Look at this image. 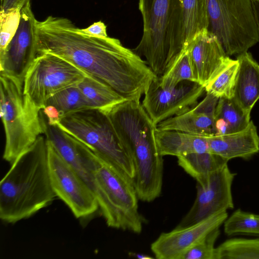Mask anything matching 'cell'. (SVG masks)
<instances>
[{
    "mask_svg": "<svg viewBox=\"0 0 259 259\" xmlns=\"http://www.w3.org/2000/svg\"><path fill=\"white\" fill-rule=\"evenodd\" d=\"M37 55L51 53L107 84L127 100L140 101L158 76L145 60L120 41L91 35L69 19L36 21Z\"/></svg>",
    "mask_w": 259,
    "mask_h": 259,
    "instance_id": "1",
    "label": "cell"
},
{
    "mask_svg": "<svg viewBox=\"0 0 259 259\" xmlns=\"http://www.w3.org/2000/svg\"><path fill=\"white\" fill-rule=\"evenodd\" d=\"M102 111L133 160V184L138 198L153 201L161 194L163 174V156L156 140V125L140 101L126 100Z\"/></svg>",
    "mask_w": 259,
    "mask_h": 259,
    "instance_id": "2",
    "label": "cell"
},
{
    "mask_svg": "<svg viewBox=\"0 0 259 259\" xmlns=\"http://www.w3.org/2000/svg\"><path fill=\"white\" fill-rule=\"evenodd\" d=\"M49 172L47 140L41 135L12 163L0 182V219L14 224L32 216L56 197Z\"/></svg>",
    "mask_w": 259,
    "mask_h": 259,
    "instance_id": "3",
    "label": "cell"
},
{
    "mask_svg": "<svg viewBox=\"0 0 259 259\" xmlns=\"http://www.w3.org/2000/svg\"><path fill=\"white\" fill-rule=\"evenodd\" d=\"M182 0H139L143 34L132 50L144 57L158 77L185 50L182 40Z\"/></svg>",
    "mask_w": 259,
    "mask_h": 259,
    "instance_id": "4",
    "label": "cell"
},
{
    "mask_svg": "<svg viewBox=\"0 0 259 259\" xmlns=\"http://www.w3.org/2000/svg\"><path fill=\"white\" fill-rule=\"evenodd\" d=\"M57 125L88 146L103 165L133 182V160L103 111L90 108L71 113Z\"/></svg>",
    "mask_w": 259,
    "mask_h": 259,
    "instance_id": "5",
    "label": "cell"
},
{
    "mask_svg": "<svg viewBox=\"0 0 259 259\" xmlns=\"http://www.w3.org/2000/svg\"><path fill=\"white\" fill-rule=\"evenodd\" d=\"M0 113L5 133L3 159L12 164L44 135L41 110L23 92V87L0 75Z\"/></svg>",
    "mask_w": 259,
    "mask_h": 259,
    "instance_id": "6",
    "label": "cell"
},
{
    "mask_svg": "<svg viewBox=\"0 0 259 259\" xmlns=\"http://www.w3.org/2000/svg\"><path fill=\"white\" fill-rule=\"evenodd\" d=\"M207 30L228 56L239 55L259 41L252 0H206Z\"/></svg>",
    "mask_w": 259,
    "mask_h": 259,
    "instance_id": "7",
    "label": "cell"
},
{
    "mask_svg": "<svg viewBox=\"0 0 259 259\" xmlns=\"http://www.w3.org/2000/svg\"><path fill=\"white\" fill-rule=\"evenodd\" d=\"M94 192L109 227L139 234L143 219L133 181L102 164L96 171Z\"/></svg>",
    "mask_w": 259,
    "mask_h": 259,
    "instance_id": "8",
    "label": "cell"
},
{
    "mask_svg": "<svg viewBox=\"0 0 259 259\" xmlns=\"http://www.w3.org/2000/svg\"><path fill=\"white\" fill-rule=\"evenodd\" d=\"M87 75L57 55L41 54L37 56L26 74L23 92L42 110L54 95L77 84Z\"/></svg>",
    "mask_w": 259,
    "mask_h": 259,
    "instance_id": "9",
    "label": "cell"
},
{
    "mask_svg": "<svg viewBox=\"0 0 259 259\" xmlns=\"http://www.w3.org/2000/svg\"><path fill=\"white\" fill-rule=\"evenodd\" d=\"M47 142L50 179L56 196L67 205L76 218L85 219L92 216L99 209L94 192Z\"/></svg>",
    "mask_w": 259,
    "mask_h": 259,
    "instance_id": "10",
    "label": "cell"
},
{
    "mask_svg": "<svg viewBox=\"0 0 259 259\" xmlns=\"http://www.w3.org/2000/svg\"><path fill=\"white\" fill-rule=\"evenodd\" d=\"M236 174L226 164L208 176L196 180L195 200L176 228L191 226L234 207L232 185Z\"/></svg>",
    "mask_w": 259,
    "mask_h": 259,
    "instance_id": "11",
    "label": "cell"
},
{
    "mask_svg": "<svg viewBox=\"0 0 259 259\" xmlns=\"http://www.w3.org/2000/svg\"><path fill=\"white\" fill-rule=\"evenodd\" d=\"M36 21L29 2L21 10L15 35L6 48L0 51V75L23 87L26 74L37 56Z\"/></svg>",
    "mask_w": 259,
    "mask_h": 259,
    "instance_id": "12",
    "label": "cell"
},
{
    "mask_svg": "<svg viewBox=\"0 0 259 259\" xmlns=\"http://www.w3.org/2000/svg\"><path fill=\"white\" fill-rule=\"evenodd\" d=\"M204 92V87L189 81L172 87H161L157 78L147 90L142 104L157 126L166 119L189 110L198 103Z\"/></svg>",
    "mask_w": 259,
    "mask_h": 259,
    "instance_id": "13",
    "label": "cell"
},
{
    "mask_svg": "<svg viewBox=\"0 0 259 259\" xmlns=\"http://www.w3.org/2000/svg\"><path fill=\"white\" fill-rule=\"evenodd\" d=\"M41 117L46 140L94 192V175L103 163L83 143L58 125H50L42 110Z\"/></svg>",
    "mask_w": 259,
    "mask_h": 259,
    "instance_id": "14",
    "label": "cell"
},
{
    "mask_svg": "<svg viewBox=\"0 0 259 259\" xmlns=\"http://www.w3.org/2000/svg\"><path fill=\"white\" fill-rule=\"evenodd\" d=\"M227 211L213 214L196 224L161 233L152 243L151 250L158 259H182L184 254L228 218Z\"/></svg>",
    "mask_w": 259,
    "mask_h": 259,
    "instance_id": "15",
    "label": "cell"
},
{
    "mask_svg": "<svg viewBox=\"0 0 259 259\" xmlns=\"http://www.w3.org/2000/svg\"><path fill=\"white\" fill-rule=\"evenodd\" d=\"M188 48L196 82L205 87L220 71L228 56L216 36L207 29L197 35Z\"/></svg>",
    "mask_w": 259,
    "mask_h": 259,
    "instance_id": "16",
    "label": "cell"
},
{
    "mask_svg": "<svg viewBox=\"0 0 259 259\" xmlns=\"http://www.w3.org/2000/svg\"><path fill=\"white\" fill-rule=\"evenodd\" d=\"M209 151L228 160L247 159L259 151V136L252 121L239 132L207 137Z\"/></svg>",
    "mask_w": 259,
    "mask_h": 259,
    "instance_id": "17",
    "label": "cell"
},
{
    "mask_svg": "<svg viewBox=\"0 0 259 259\" xmlns=\"http://www.w3.org/2000/svg\"><path fill=\"white\" fill-rule=\"evenodd\" d=\"M237 59L239 66L232 98L245 113L250 114L259 99V64L247 52L238 55Z\"/></svg>",
    "mask_w": 259,
    "mask_h": 259,
    "instance_id": "18",
    "label": "cell"
},
{
    "mask_svg": "<svg viewBox=\"0 0 259 259\" xmlns=\"http://www.w3.org/2000/svg\"><path fill=\"white\" fill-rule=\"evenodd\" d=\"M155 135L158 150L162 156L178 157L191 153L209 152L208 136L157 128Z\"/></svg>",
    "mask_w": 259,
    "mask_h": 259,
    "instance_id": "19",
    "label": "cell"
},
{
    "mask_svg": "<svg viewBox=\"0 0 259 259\" xmlns=\"http://www.w3.org/2000/svg\"><path fill=\"white\" fill-rule=\"evenodd\" d=\"M157 128L209 136L215 135L214 118L192 108L181 114L159 122L157 124Z\"/></svg>",
    "mask_w": 259,
    "mask_h": 259,
    "instance_id": "20",
    "label": "cell"
},
{
    "mask_svg": "<svg viewBox=\"0 0 259 259\" xmlns=\"http://www.w3.org/2000/svg\"><path fill=\"white\" fill-rule=\"evenodd\" d=\"M250 120V114L245 113L233 98H219L214 115L215 135L239 132L245 128Z\"/></svg>",
    "mask_w": 259,
    "mask_h": 259,
    "instance_id": "21",
    "label": "cell"
},
{
    "mask_svg": "<svg viewBox=\"0 0 259 259\" xmlns=\"http://www.w3.org/2000/svg\"><path fill=\"white\" fill-rule=\"evenodd\" d=\"M182 2V40L185 50L197 35L207 29L208 19L206 0Z\"/></svg>",
    "mask_w": 259,
    "mask_h": 259,
    "instance_id": "22",
    "label": "cell"
},
{
    "mask_svg": "<svg viewBox=\"0 0 259 259\" xmlns=\"http://www.w3.org/2000/svg\"><path fill=\"white\" fill-rule=\"evenodd\" d=\"M77 85L91 108L105 111L126 100L110 86L88 74Z\"/></svg>",
    "mask_w": 259,
    "mask_h": 259,
    "instance_id": "23",
    "label": "cell"
},
{
    "mask_svg": "<svg viewBox=\"0 0 259 259\" xmlns=\"http://www.w3.org/2000/svg\"><path fill=\"white\" fill-rule=\"evenodd\" d=\"M228 162V160L210 152L191 153L178 157L179 166L195 180L208 176Z\"/></svg>",
    "mask_w": 259,
    "mask_h": 259,
    "instance_id": "24",
    "label": "cell"
},
{
    "mask_svg": "<svg viewBox=\"0 0 259 259\" xmlns=\"http://www.w3.org/2000/svg\"><path fill=\"white\" fill-rule=\"evenodd\" d=\"M239 66L237 59L228 56L217 75L204 87L205 92L219 98H232Z\"/></svg>",
    "mask_w": 259,
    "mask_h": 259,
    "instance_id": "25",
    "label": "cell"
},
{
    "mask_svg": "<svg viewBox=\"0 0 259 259\" xmlns=\"http://www.w3.org/2000/svg\"><path fill=\"white\" fill-rule=\"evenodd\" d=\"M214 259H259V238H232L215 247Z\"/></svg>",
    "mask_w": 259,
    "mask_h": 259,
    "instance_id": "26",
    "label": "cell"
},
{
    "mask_svg": "<svg viewBox=\"0 0 259 259\" xmlns=\"http://www.w3.org/2000/svg\"><path fill=\"white\" fill-rule=\"evenodd\" d=\"M185 81L196 82L188 48L181 53L165 73L158 78L159 85L163 88L172 87Z\"/></svg>",
    "mask_w": 259,
    "mask_h": 259,
    "instance_id": "27",
    "label": "cell"
},
{
    "mask_svg": "<svg viewBox=\"0 0 259 259\" xmlns=\"http://www.w3.org/2000/svg\"><path fill=\"white\" fill-rule=\"evenodd\" d=\"M47 105L56 108L61 117L71 113L91 108L77 84L55 94L48 100Z\"/></svg>",
    "mask_w": 259,
    "mask_h": 259,
    "instance_id": "28",
    "label": "cell"
},
{
    "mask_svg": "<svg viewBox=\"0 0 259 259\" xmlns=\"http://www.w3.org/2000/svg\"><path fill=\"white\" fill-rule=\"evenodd\" d=\"M224 230L228 236L244 234L259 236V214L236 210L224 222Z\"/></svg>",
    "mask_w": 259,
    "mask_h": 259,
    "instance_id": "29",
    "label": "cell"
},
{
    "mask_svg": "<svg viewBox=\"0 0 259 259\" xmlns=\"http://www.w3.org/2000/svg\"><path fill=\"white\" fill-rule=\"evenodd\" d=\"M21 18V9L0 13V51L4 50L15 35Z\"/></svg>",
    "mask_w": 259,
    "mask_h": 259,
    "instance_id": "30",
    "label": "cell"
},
{
    "mask_svg": "<svg viewBox=\"0 0 259 259\" xmlns=\"http://www.w3.org/2000/svg\"><path fill=\"white\" fill-rule=\"evenodd\" d=\"M220 234L218 228L187 251L182 259H214L215 242Z\"/></svg>",
    "mask_w": 259,
    "mask_h": 259,
    "instance_id": "31",
    "label": "cell"
},
{
    "mask_svg": "<svg viewBox=\"0 0 259 259\" xmlns=\"http://www.w3.org/2000/svg\"><path fill=\"white\" fill-rule=\"evenodd\" d=\"M41 110L50 125H57L61 116L56 108L51 105H47Z\"/></svg>",
    "mask_w": 259,
    "mask_h": 259,
    "instance_id": "32",
    "label": "cell"
},
{
    "mask_svg": "<svg viewBox=\"0 0 259 259\" xmlns=\"http://www.w3.org/2000/svg\"><path fill=\"white\" fill-rule=\"evenodd\" d=\"M84 32L99 36H108L106 30V26L101 21L95 22L91 25L85 28H81Z\"/></svg>",
    "mask_w": 259,
    "mask_h": 259,
    "instance_id": "33",
    "label": "cell"
},
{
    "mask_svg": "<svg viewBox=\"0 0 259 259\" xmlns=\"http://www.w3.org/2000/svg\"><path fill=\"white\" fill-rule=\"evenodd\" d=\"M30 0H3L1 2V12H7L9 10L21 9Z\"/></svg>",
    "mask_w": 259,
    "mask_h": 259,
    "instance_id": "34",
    "label": "cell"
},
{
    "mask_svg": "<svg viewBox=\"0 0 259 259\" xmlns=\"http://www.w3.org/2000/svg\"><path fill=\"white\" fill-rule=\"evenodd\" d=\"M252 3L257 26L259 38V0H252Z\"/></svg>",
    "mask_w": 259,
    "mask_h": 259,
    "instance_id": "35",
    "label": "cell"
},
{
    "mask_svg": "<svg viewBox=\"0 0 259 259\" xmlns=\"http://www.w3.org/2000/svg\"><path fill=\"white\" fill-rule=\"evenodd\" d=\"M131 255L139 259H151L153 257L146 254L141 253H131Z\"/></svg>",
    "mask_w": 259,
    "mask_h": 259,
    "instance_id": "36",
    "label": "cell"
},
{
    "mask_svg": "<svg viewBox=\"0 0 259 259\" xmlns=\"http://www.w3.org/2000/svg\"><path fill=\"white\" fill-rule=\"evenodd\" d=\"M2 1H3V0H2Z\"/></svg>",
    "mask_w": 259,
    "mask_h": 259,
    "instance_id": "37",
    "label": "cell"
}]
</instances>
